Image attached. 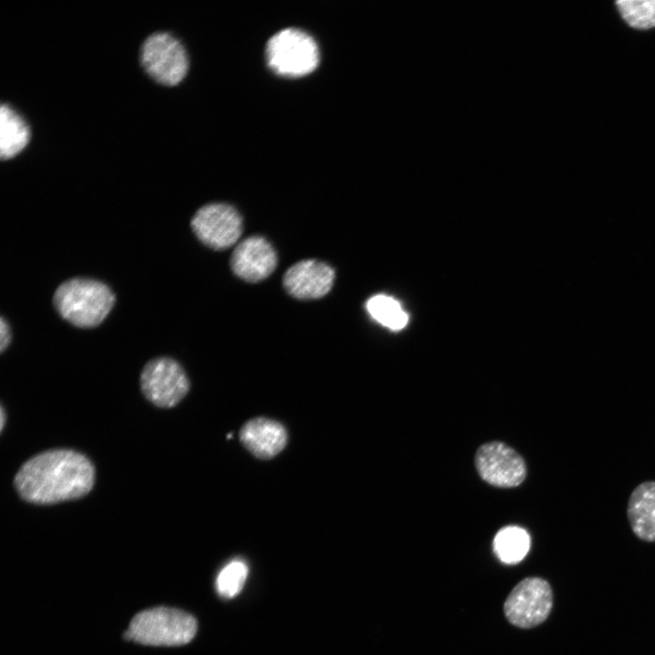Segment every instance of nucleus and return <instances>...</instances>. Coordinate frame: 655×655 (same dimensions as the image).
Segmentation results:
<instances>
[{
    "instance_id": "1",
    "label": "nucleus",
    "mask_w": 655,
    "mask_h": 655,
    "mask_svg": "<svg viewBox=\"0 0 655 655\" xmlns=\"http://www.w3.org/2000/svg\"><path fill=\"white\" fill-rule=\"evenodd\" d=\"M94 480V467L86 456L71 449H52L24 463L15 485L25 500L53 504L86 495Z\"/></svg>"
},
{
    "instance_id": "2",
    "label": "nucleus",
    "mask_w": 655,
    "mask_h": 655,
    "mask_svg": "<svg viewBox=\"0 0 655 655\" xmlns=\"http://www.w3.org/2000/svg\"><path fill=\"white\" fill-rule=\"evenodd\" d=\"M116 300L105 283L92 278L74 277L61 283L53 297L58 314L82 328H95L107 317Z\"/></svg>"
},
{
    "instance_id": "3",
    "label": "nucleus",
    "mask_w": 655,
    "mask_h": 655,
    "mask_svg": "<svg viewBox=\"0 0 655 655\" xmlns=\"http://www.w3.org/2000/svg\"><path fill=\"white\" fill-rule=\"evenodd\" d=\"M196 621L190 614L173 608L157 607L137 613L125 632V639L153 646H180L196 635Z\"/></svg>"
},
{
    "instance_id": "4",
    "label": "nucleus",
    "mask_w": 655,
    "mask_h": 655,
    "mask_svg": "<svg viewBox=\"0 0 655 655\" xmlns=\"http://www.w3.org/2000/svg\"><path fill=\"white\" fill-rule=\"evenodd\" d=\"M266 56L269 67L285 76H301L312 72L319 62V49L307 32L287 27L267 41Z\"/></svg>"
},
{
    "instance_id": "5",
    "label": "nucleus",
    "mask_w": 655,
    "mask_h": 655,
    "mask_svg": "<svg viewBox=\"0 0 655 655\" xmlns=\"http://www.w3.org/2000/svg\"><path fill=\"white\" fill-rule=\"evenodd\" d=\"M140 60L146 73L158 83L178 84L188 70V56L183 44L167 32L150 35L143 43Z\"/></svg>"
},
{
    "instance_id": "6",
    "label": "nucleus",
    "mask_w": 655,
    "mask_h": 655,
    "mask_svg": "<svg viewBox=\"0 0 655 655\" xmlns=\"http://www.w3.org/2000/svg\"><path fill=\"white\" fill-rule=\"evenodd\" d=\"M553 603L552 590L543 579L529 577L519 581L504 603V614L514 626L530 629L549 617Z\"/></svg>"
},
{
    "instance_id": "7",
    "label": "nucleus",
    "mask_w": 655,
    "mask_h": 655,
    "mask_svg": "<svg viewBox=\"0 0 655 655\" xmlns=\"http://www.w3.org/2000/svg\"><path fill=\"white\" fill-rule=\"evenodd\" d=\"M140 384L146 398L161 408L176 406L189 389L183 368L167 357L148 361L141 372Z\"/></svg>"
},
{
    "instance_id": "8",
    "label": "nucleus",
    "mask_w": 655,
    "mask_h": 655,
    "mask_svg": "<svg viewBox=\"0 0 655 655\" xmlns=\"http://www.w3.org/2000/svg\"><path fill=\"white\" fill-rule=\"evenodd\" d=\"M196 237L207 247L223 250L235 245L242 233V218L237 210L225 203L201 207L191 219Z\"/></svg>"
},
{
    "instance_id": "9",
    "label": "nucleus",
    "mask_w": 655,
    "mask_h": 655,
    "mask_svg": "<svg viewBox=\"0 0 655 655\" xmlns=\"http://www.w3.org/2000/svg\"><path fill=\"white\" fill-rule=\"evenodd\" d=\"M475 465L486 482L499 488L517 487L523 482L527 474L522 457L499 441L480 446L475 455Z\"/></svg>"
},
{
    "instance_id": "10",
    "label": "nucleus",
    "mask_w": 655,
    "mask_h": 655,
    "mask_svg": "<svg viewBox=\"0 0 655 655\" xmlns=\"http://www.w3.org/2000/svg\"><path fill=\"white\" fill-rule=\"evenodd\" d=\"M277 264L273 246L263 237L252 236L242 240L234 249L230 266L232 271L247 282L267 278Z\"/></svg>"
},
{
    "instance_id": "11",
    "label": "nucleus",
    "mask_w": 655,
    "mask_h": 655,
    "mask_svg": "<svg viewBox=\"0 0 655 655\" xmlns=\"http://www.w3.org/2000/svg\"><path fill=\"white\" fill-rule=\"evenodd\" d=\"M335 278L334 269L328 264L306 259L290 267L283 277L287 292L298 299H316L327 295Z\"/></svg>"
},
{
    "instance_id": "12",
    "label": "nucleus",
    "mask_w": 655,
    "mask_h": 655,
    "mask_svg": "<svg viewBox=\"0 0 655 655\" xmlns=\"http://www.w3.org/2000/svg\"><path fill=\"white\" fill-rule=\"evenodd\" d=\"M239 438L249 452L262 459L277 456L287 442L285 427L267 418H256L246 422L240 429Z\"/></svg>"
},
{
    "instance_id": "13",
    "label": "nucleus",
    "mask_w": 655,
    "mask_h": 655,
    "mask_svg": "<svg viewBox=\"0 0 655 655\" xmlns=\"http://www.w3.org/2000/svg\"><path fill=\"white\" fill-rule=\"evenodd\" d=\"M627 517L632 532L639 539L655 541V481H644L632 490Z\"/></svg>"
},
{
    "instance_id": "14",
    "label": "nucleus",
    "mask_w": 655,
    "mask_h": 655,
    "mask_svg": "<svg viewBox=\"0 0 655 655\" xmlns=\"http://www.w3.org/2000/svg\"><path fill=\"white\" fill-rule=\"evenodd\" d=\"M30 131L25 119L9 105L0 107V156L13 157L28 143Z\"/></svg>"
},
{
    "instance_id": "15",
    "label": "nucleus",
    "mask_w": 655,
    "mask_h": 655,
    "mask_svg": "<svg viewBox=\"0 0 655 655\" xmlns=\"http://www.w3.org/2000/svg\"><path fill=\"white\" fill-rule=\"evenodd\" d=\"M493 546L495 553L502 562L516 564L529 552L530 539L523 529L508 526L496 534Z\"/></svg>"
},
{
    "instance_id": "16",
    "label": "nucleus",
    "mask_w": 655,
    "mask_h": 655,
    "mask_svg": "<svg viewBox=\"0 0 655 655\" xmlns=\"http://www.w3.org/2000/svg\"><path fill=\"white\" fill-rule=\"evenodd\" d=\"M366 308L372 318L391 330H399L408 324L407 312L398 301L387 295L379 294L370 297Z\"/></svg>"
},
{
    "instance_id": "17",
    "label": "nucleus",
    "mask_w": 655,
    "mask_h": 655,
    "mask_svg": "<svg viewBox=\"0 0 655 655\" xmlns=\"http://www.w3.org/2000/svg\"><path fill=\"white\" fill-rule=\"evenodd\" d=\"M616 5L630 26L636 29L655 27V0H620Z\"/></svg>"
},
{
    "instance_id": "18",
    "label": "nucleus",
    "mask_w": 655,
    "mask_h": 655,
    "mask_svg": "<svg viewBox=\"0 0 655 655\" xmlns=\"http://www.w3.org/2000/svg\"><path fill=\"white\" fill-rule=\"evenodd\" d=\"M248 574V568L241 559L228 562L218 573L216 588L224 598H234L243 589Z\"/></svg>"
},
{
    "instance_id": "19",
    "label": "nucleus",
    "mask_w": 655,
    "mask_h": 655,
    "mask_svg": "<svg viewBox=\"0 0 655 655\" xmlns=\"http://www.w3.org/2000/svg\"><path fill=\"white\" fill-rule=\"evenodd\" d=\"M11 341V331L8 322L2 317L0 318V349L3 352Z\"/></svg>"
},
{
    "instance_id": "20",
    "label": "nucleus",
    "mask_w": 655,
    "mask_h": 655,
    "mask_svg": "<svg viewBox=\"0 0 655 655\" xmlns=\"http://www.w3.org/2000/svg\"><path fill=\"white\" fill-rule=\"evenodd\" d=\"M4 424H5V411H4V408H1V429L4 428Z\"/></svg>"
}]
</instances>
